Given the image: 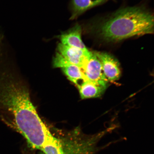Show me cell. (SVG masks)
I'll return each mask as SVG.
<instances>
[{"label":"cell","instance_id":"cell-12","mask_svg":"<svg viewBox=\"0 0 154 154\" xmlns=\"http://www.w3.org/2000/svg\"><path fill=\"white\" fill-rule=\"evenodd\" d=\"M41 154H44V153H43H43H41Z\"/></svg>","mask_w":154,"mask_h":154},{"label":"cell","instance_id":"cell-10","mask_svg":"<svg viewBox=\"0 0 154 154\" xmlns=\"http://www.w3.org/2000/svg\"><path fill=\"white\" fill-rule=\"evenodd\" d=\"M61 68L67 79L77 86L80 81L82 83L86 80L82 69L77 65L69 63Z\"/></svg>","mask_w":154,"mask_h":154},{"label":"cell","instance_id":"cell-9","mask_svg":"<svg viewBox=\"0 0 154 154\" xmlns=\"http://www.w3.org/2000/svg\"><path fill=\"white\" fill-rule=\"evenodd\" d=\"M107 0H72V13L70 19H76L92 8L104 2Z\"/></svg>","mask_w":154,"mask_h":154},{"label":"cell","instance_id":"cell-11","mask_svg":"<svg viewBox=\"0 0 154 154\" xmlns=\"http://www.w3.org/2000/svg\"><path fill=\"white\" fill-rule=\"evenodd\" d=\"M41 151L45 154H61L62 152L58 140L54 136L44 144Z\"/></svg>","mask_w":154,"mask_h":154},{"label":"cell","instance_id":"cell-8","mask_svg":"<svg viewBox=\"0 0 154 154\" xmlns=\"http://www.w3.org/2000/svg\"><path fill=\"white\" fill-rule=\"evenodd\" d=\"M107 85L85 80L77 86L81 97L84 99L100 97L105 92Z\"/></svg>","mask_w":154,"mask_h":154},{"label":"cell","instance_id":"cell-5","mask_svg":"<svg viewBox=\"0 0 154 154\" xmlns=\"http://www.w3.org/2000/svg\"><path fill=\"white\" fill-rule=\"evenodd\" d=\"M57 49V52L64 58L67 63L77 65L82 69L91 53L88 50L70 47L61 43L58 44Z\"/></svg>","mask_w":154,"mask_h":154},{"label":"cell","instance_id":"cell-2","mask_svg":"<svg viewBox=\"0 0 154 154\" xmlns=\"http://www.w3.org/2000/svg\"><path fill=\"white\" fill-rule=\"evenodd\" d=\"M154 26L151 12L140 7H127L117 11L102 24L98 34L106 42H116L153 34Z\"/></svg>","mask_w":154,"mask_h":154},{"label":"cell","instance_id":"cell-4","mask_svg":"<svg viewBox=\"0 0 154 154\" xmlns=\"http://www.w3.org/2000/svg\"><path fill=\"white\" fill-rule=\"evenodd\" d=\"M82 70L86 80L107 84L108 81L104 74L100 61L94 52H91Z\"/></svg>","mask_w":154,"mask_h":154},{"label":"cell","instance_id":"cell-7","mask_svg":"<svg viewBox=\"0 0 154 154\" xmlns=\"http://www.w3.org/2000/svg\"><path fill=\"white\" fill-rule=\"evenodd\" d=\"M82 32L81 27L77 24L66 32H63L60 36L61 43L84 50H88L82 41Z\"/></svg>","mask_w":154,"mask_h":154},{"label":"cell","instance_id":"cell-1","mask_svg":"<svg viewBox=\"0 0 154 154\" xmlns=\"http://www.w3.org/2000/svg\"><path fill=\"white\" fill-rule=\"evenodd\" d=\"M0 120L41 150L53 135L38 116L29 94L14 72H0Z\"/></svg>","mask_w":154,"mask_h":154},{"label":"cell","instance_id":"cell-13","mask_svg":"<svg viewBox=\"0 0 154 154\" xmlns=\"http://www.w3.org/2000/svg\"><path fill=\"white\" fill-rule=\"evenodd\" d=\"M62 153H63V152H62ZM62 153H61V154H63Z\"/></svg>","mask_w":154,"mask_h":154},{"label":"cell","instance_id":"cell-6","mask_svg":"<svg viewBox=\"0 0 154 154\" xmlns=\"http://www.w3.org/2000/svg\"><path fill=\"white\" fill-rule=\"evenodd\" d=\"M101 63L104 74L108 81H115L120 78V65L117 60L106 53L94 52Z\"/></svg>","mask_w":154,"mask_h":154},{"label":"cell","instance_id":"cell-3","mask_svg":"<svg viewBox=\"0 0 154 154\" xmlns=\"http://www.w3.org/2000/svg\"><path fill=\"white\" fill-rule=\"evenodd\" d=\"M80 131L57 138L63 154H96L101 149L98 144L108 131L92 135L82 133Z\"/></svg>","mask_w":154,"mask_h":154}]
</instances>
